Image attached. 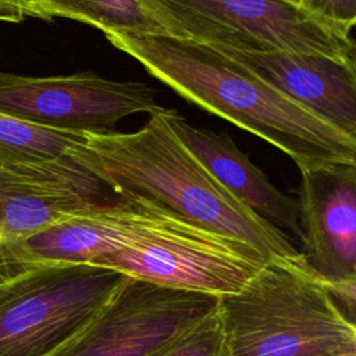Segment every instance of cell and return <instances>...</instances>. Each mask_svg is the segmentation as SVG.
I'll return each instance as SVG.
<instances>
[{
	"mask_svg": "<svg viewBox=\"0 0 356 356\" xmlns=\"http://www.w3.org/2000/svg\"><path fill=\"white\" fill-rule=\"evenodd\" d=\"M104 36L178 96L271 143L296 167L356 164V136L295 103L217 49L168 35Z\"/></svg>",
	"mask_w": 356,
	"mask_h": 356,
	"instance_id": "6da1fadb",
	"label": "cell"
},
{
	"mask_svg": "<svg viewBox=\"0 0 356 356\" xmlns=\"http://www.w3.org/2000/svg\"><path fill=\"white\" fill-rule=\"evenodd\" d=\"M167 108L149 114L135 132L86 134L74 153L115 193L138 195L270 259L303 254L289 235L227 191L171 129Z\"/></svg>",
	"mask_w": 356,
	"mask_h": 356,
	"instance_id": "7a4b0ae2",
	"label": "cell"
},
{
	"mask_svg": "<svg viewBox=\"0 0 356 356\" xmlns=\"http://www.w3.org/2000/svg\"><path fill=\"white\" fill-rule=\"evenodd\" d=\"M229 356L356 355V325L305 257L270 259L218 296Z\"/></svg>",
	"mask_w": 356,
	"mask_h": 356,
	"instance_id": "3957f363",
	"label": "cell"
},
{
	"mask_svg": "<svg viewBox=\"0 0 356 356\" xmlns=\"http://www.w3.org/2000/svg\"><path fill=\"white\" fill-rule=\"evenodd\" d=\"M168 36L236 50H289L356 61L352 31L288 0H145Z\"/></svg>",
	"mask_w": 356,
	"mask_h": 356,
	"instance_id": "277c9868",
	"label": "cell"
},
{
	"mask_svg": "<svg viewBox=\"0 0 356 356\" xmlns=\"http://www.w3.org/2000/svg\"><path fill=\"white\" fill-rule=\"evenodd\" d=\"M125 278L92 264H38L0 285V356H50L106 306Z\"/></svg>",
	"mask_w": 356,
	"mask_h": 356,
	"instance_id": "5b68a950",
	"label": "cell"
},
{
	"mask_svg": "<svg viewBox=\"0 0 356 356\" xmlns=\"http://www.w3.org/2000/svg\"><path fill=\"white\" fill-rule=\"evenodd\" d=\"M267 260L239 239L171 213L128 246L90 264L161 286L222 296L238 292Z\"/></svg>",
	"mask_w": 356,
	"mask_h": 356,
	"instance_id": "8992f818",
	"label": "cell"
},
{
	"mask_svg": "<svg viewBox=\"0 0 356 356\" xmlns=\"http://www.w3.org/2000/svg\"><path fill=\"white\" fill-rule=\"evenodd\" d=\"M114 199L74 153L49 160L0 157V285L35 267L18 249L24 238Z\"/></svg>",
	"mask_w": 356,
	"mask_h": 356,
	"instance_id": "52a82bcc",
	"label": "cell"
},
{
	"mask_svg": "<svg viewBox=\"0 0 356 356\" xmlns=\"http://www.w3.org/2000/svg\"><path fill=\"white\" fill-rule=\"evenodd\" d=\"M156 89L110 81L92 71L53 76L0 72V111L56 129L111 134L131 114L161 111Z\"/></svg>",
	"mask_w": 356,
	"mask_h": 356,
	"instance_id": "ba28073f",
	"label": "cell"
},
{
	"mask_svg": "<svg viewBox=\"0 0 356 356\" xmlns=\"http://www.w3.org/2000/svg\"><path fill=\"white\" fill-rule=\"evenodd\" d=\"M217 305L214 295L127 277L106 306L50 356H153Z\"/></svg>",
	"mask_w": 356,
	"mask_h": 356,
	"instance_id": "9c48e42d",
	"label": "cell"
},
{
	"mask_svg": "<svg viewBox=\"0 0 356 356\" xmlns=\"http://www.w3.org/2000/svg\"><path fill=\"white\" fill-rule=\"evenodd\" d=\"M298 170L300 253L327 284L356 278V164Z\"/></svg>",
	"mask_w": 356,
	"mask_h": 356,
	"instance_id": "30bf717a",
	"label": "cell"
},
{
	"mask_svg": "<svg viewBox=\"0 0 356 356\" xmlns=\"http://www.w3.org/2000/svg\"><path fill=\"white\" fill-rule=\"evenodd\" d=\"M117 195L110 203L74 214L24 238L18 249L25 263L90 264L128 246L174 213L138 195Z\"/></svg>",
	"mask_w": 356,
	"mask_h": 356,
	"instance_id": "8fae6325",
	"label": "cell"
},
{
	"mask_svg": "<svg viewBox=\"0 0 356 356\" xmlns=\"http://www.w3.org/2000/svg\"><path fill=\"white\" fill-rule=\"evenodd\" d=\"M209 46L339 131L356 136V61L317 53Z\"/></svg>",
	"mask_w": 356,
	"mask_h": 356,
	"instance_id": "7c38bea8",
	"label": "cell"
},
{
	"mask_svg": "<svg viewBox=\"0 0 356 356\" xmlns=\"http://www.w3.org/2000/svg\"><path fill=\"white\" fill-rule=\"evenodd\" d=\"M165 118L184 146L236 199L270 224L300 239L298 200L278 191L227 134L197 128L175 110Z\"/></svg>",
	"mask_w": 356,
	"mask_h": 356,
	"instance_id": "4fadbf2b",
	"label": "cell"
},
{
	"mask_svg": "<svg viewBox=\"0 0 356 356\" xmlns=\"http://www.w3.org/2000/svg\"><path fill=\"white\" fill-rule=\"evenodd\" d=\"M25 18H65L106 32L167 35L145 0H22Z\"/></svg>",
	"mask_w": 356,
	"mask_h": 356,
	"instance_id": "5bb4252c",
	"label": "cell"
},
{
	"mask_svg": "<svg viewBox=\"0 0 356 356\" xmlns=\"http://www.w3.org/2000/svg\"><path fill=\"white\" fill-rule=\"evenodd\" d=\"M86 134L35 124L0 111V157L49 160L65 156L83 145Z\"/></svg>",
	"mask_w": 356,
	"mask_h": 356,
	"instance_id": "9a60e30c",
	"label": "cell"
},
{
	"mask_svg": "<svg viewBox=\"0 0 356 356\" xmlns=\"http://www.w3.org/2000/svg\"><path fill=\"white\" fill-rule=\"evenodd\" d=\"M153 356H229L218 310L214 309L174 337Z\"/></svg>",
	"mask_w": 356,
	"mask_h": 356,
	"instance_id": "2e32d148",
	"label": "cell"
},
{
	"mask_svg": "<svg viewBox=\"0 0 356 356\" xmlns=\"http://www.w3.org/2000/svg\"><path fill=\"white\" fill-rule=\"evenodd\" d=\"M300 7L328 22L350 31L355 28L356 0H300Z\"/></svg>",
	"mask_w": 356,
	"mask_h": 356,
	"instance_id": "e0dca14e",
	"label": "cell"
},
{
	"mask_svg": "<svg viewBox=\"0 0 356 356\" xmlns=\"http://www.w3.org/2000/svg\"><path fill=\"white\" fill-rule=\"evenodd\" d=\"M330 293L334 300L338 303L345 316L355 323V312H356V278L342 280L337 282L327 284Z\"/></svg>",
	"mask_w": 356,
	"mask_h": 356,
	"instance_id": "ac0fdd59",
	"label": "cell"
},
{
	"mask_svg": "<svg viewBox=\"0 0 356 356\" xmlns=\"http://www.w3.org/2000/svg\"><path fill=\"white\" fill-rule=\"evenodd\" d=\"M25 19L22 0H0V22L18 24Z\"/></svg>",
	"mask_w": 356,
	"mask_h": 356,
	"instance_id": "d6986e66",
	"label": "cell"
},
{
	"mask_svg": "<svg viewBox=\"0 0 356 356\" xmlns=\"http://www.w3.org/2000/svg\"><path fill=\"white\" fill-rule=\"evenodd\" d=\"M288 1H291V3H293V4H298V6H300V0H288Z\"/></svg>",
	"mask_w": 356,
	"mask_h": 356,
	"instance_id": "ffe728a7",
	"label": "cell"
},
{
	"mask_svg": "<svg viewBox=\"0 0 356 356\" xmlns=\"http://www.w3.org/2000/svg\"><path fill=\"white\" fill-rule=\"evenodd\" d=\"M349 356H350V355H349Z\"/></svg>",
	"mask_w": 356,
	"mask_h": 356,
	"instance_id": "44dd1931",
	"label": "cell"
}]
</instances>
